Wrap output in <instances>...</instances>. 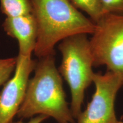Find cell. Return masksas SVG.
Wrapping results in <instances>:
<instances>
[{"label": "cell", "mask_w": 123, "mask_h": 123, "mask_svg": "<svg viewBox=\"0 0 123 123\" xmlns=\"http://www.w3.org/2000/svg\"><path fill=\"white\" fill-rule=\"evenodd\" d=\"M34 71L17 116L24 120L45 115L58 123H75L66 101L62 77L56 67L55 55L38 58Z\"/></svg>", "instance_id": "cell-1"}, {"label": "cell", "mask_w": 123, "mask_h": 123, "mask_svg": "<svg viewBox=\"0 0 123 123\" xmlns=\"http://www.w3.org/2000/svg\"><path fill=\"white\" fill-rule=\"evenodd\" d=\"M38 27L34 53L38 58L55 55V46L77 34H92L95 24L70 0H30Z\"/></svg>", "instance_id": "cell-2"}, {"label": "cell", "mask_w": 123, "mask_h": 123, "mask_svg": "<svg viewBox=\"0 0 123 123\" xmlns=\"http://www.w3.org/2000/svg\"><path fill=\"white\" fill-rule=\"evenodd\" d=\"M86 34H77L65 38L58 44L62 59L58 68L61 76L70 87V110L74 119L81 112L84 92L92 82L93 59L90 40Z\"/></svg>", "instance_id": "cell-3"}, {"label": "cell", "mask_w": 123, "mask_h": 123, "mask_svg": "<svg viewBox=\"0 0 123 123\" xmlns=\"http://www.w3.org/2000/svg\"><path fill=\"white\" fill-rule=\"evenodd\" d=\"M90 39L93 67L123 73V15L105 13L95 24Z\"/></svg>", "instance_id": "cell-4"}, {"label": "cell", "mask_w": 123, "mask_h": 123, "mask_svg": "<svg viewBox=\"0 0 123 123\" xmlns=\"http://www.w3.org/2000/svg\"><path fill=\"white\" fill-rule=\"evenodd\" d=\"M95 91L87 108L78 117V123H117L115 112L117 93L123 86V73L107 71L92 77Z\"/></svg>", "instance_id": "cell-5"}, {"label": "cell", "mask_w": 123, "mask_h": 123, "mask_svg": "<svg viewBox=\"0 0 123 123\" xmlns=\"http://www.w3.org/2000/svg\"><path fill=\"white\" fill-rule=\"evenodd\" d=\"M36 61L18 55L14 74L0 92V123H12L25 96L29 77Z\"/></svg>", "instance_id": "cell-6"}, {"label": "cell", "mask_w": 123, "mask_h": 123, "mask_svg": "<svg viewBox=\"0 0 123 123\" xmlns=\"http://www.w3.org/2000/svg\"><path fill=\"white\" fill-rule=\"evenodd\" d=\"M2 26L7 35L17 40L18 55L31 57L38 37L37 24L33 14L6 17Z\"/></svg>", "instance_id": "cell-7"}, {"label": "cell", "mask_w": 123, "mask_h": 123, "mask_svg": "<svg viewBox=\"0 0 123 123\" xmlns=\"http://www.w3.org/2000/svg\"><path fill=\"white\" fill-rule=\"evenodd\" d=\"M0 10L6 17L32 13L30 0H0Z\"/></svg>", "instance_id": "cell-8"}, {"label": "cell", "mask_w": 123, "mask_h": 123, "mask_svg": "<svg viewBox=\"0 0 123 123\" xmlns=\"http://www.w3.org/2000/svg\"><path fill=\"white\" fill-rule=\"evenodd\" d=\"M70 1L77 9L87 13L95 24L104 14L100 0H70Z\"/></svg>", "instance_id": "cell-9"}, {"label": "cell", "mask_w": 123, "mask_h": 123, "mask_svg": "<svg viewBox=\"0 0 123 123\" xmlns=\"http://www.w3.org/2000/svg\"><path fill=\"white\" fill-rule=\"evenodd\" d=\"M17 64V57L0 59V86L4 85L14 71Z\"/></svg>", "instance_id": "cell-10"}, {"label": "cell", "mask_w": 123, "mask_h": 123, "mask_svg": "<svg viewBox=\"0 0 123 123\" xmlns=\"http://www.w3.org/2000/svg\"><path fill=\"white\" fill-rule=\"evenodd\" d=\"M104 13L123 15V0H100Z\"/></svg>", "instance_id": "cell-11"}, {"label": "cell", "mask_w": 123, "mask_h": 123, "mask_svg": "<svg viewBox=\"0 0 123 123\" xmlns=\"http://www.w3.org/2000/svg\"><path fill=\"white\" fill-rule=\"evenodd\" d=\"M47 118H49V117L46 116L45 115H38V116H35L31 119H29L27 122H25L23 121V120L19 119V120L13 121L12 123H42Z\"/></svg>", "instance_id": "cell-12"}, {"label": "cell", "mask_w": 123, "mask_h": 123, "mask_svg": "<svg viewBox=\"0 0 123 123\" xmlns=\"http://www.w3.org/2000/svg\"><path fill=\"white\" fill-rule=\"evenodd\" d=\"M117 123H123V122H121V121H118Z\"/></svg>", "instance_id": "cell-13"}]
</instances>
